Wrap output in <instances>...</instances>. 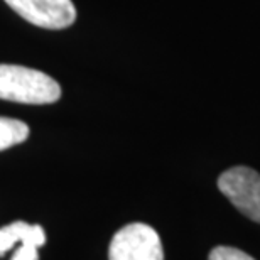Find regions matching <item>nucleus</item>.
<instances>
[{"label": "nucleus", "instance_id": "nucleus-2", "mask_svg": "<svg viewBox=\"0 0 260 260\" xmlns=\"http://www.w3.org/2000/svg\"><path fill=\"white\" fill-rule=\"evenodd\" d=\"M108 260H164L157 232L145 223L120 228L110 242Z\"/></svg>", "mask_w": 260, "mask_h": 260}, {"label": "nucleus", "instance_id": "nucleus-4", "mask_svg": "<svg viewBox=\"0 0 260 260\" xmlns=\"http://www.w3.org/2000/svg\"><path fill=\"white\" fill-rule=\"evenodd\" d=\"M20 17L43 29H66L76 20L71 0H5Z\"/></svg>", "mask_w": 260, "mask_h": 260}, {"label": "nucleus", "instance_id": "nucleus-1", "mask_svg": "<svg viewBox=\"0 0 260 260\" xmlns=\"http://www.w3.org/2000/svg\"><path fill=\"white\" fill-rule=\"evenodd\" d=\"M61 98L59 83L46 73L19 64H0V100L48 105Z\"/></svg>", "mask_w": 260, "mask_h": 260}, {"label": "nucleus", "instance_id": "nucleus-3", "mask_svg": "<svg viewBox=\"0 0 260 260\" xmlns=\"http://www.w3.org/2000/svg\"><path fill=\"white\" fill-rule=\"evenodd\" d=\"M218 188L238 211L260 223V174L245 166L225 171L218 178Z\"/></svg>", "mask_w": 260, "mask_h": 260}, {"label": "nucleus", "instance_id": "nucleus-5", "mask_svg": "<svg viewBox=\"0 0 260 260\" xmlns=\"http://www.w3.org/2000/svg\"><path fill=\"white\" fill-rule=\"evenodd\" d=\"M46 242V233L41 225L25 221H14L0 228V258L10 250V260H38V248Z\"/></svg>", "mask_w": 260, "mask_h": 260}, {"label": "nucleus", "instance_id": "nucleus-7", "mask_svg": "<svg viewBox=\"0 0 260 260\" xmlns=\"http://www.w3.org/2000/svg\"><path fill=\"white\" fill-rule=\"evenodd\" d=\"M208 260H255V258L233 247H216L210 252Z\"/></svg>", "mask_w": 260, "mask_h": 260}, {"label": "nucleus", "instance_id": "nucleus-6", "mask_svg": "<svg viewBox=\"0 0 260 260\" xmlns=\"http://www.w3.org/2000/svg\"><path fill=\"white\" fill-rule=\"evenodd\" d=\"M29 137L27 123L15 120V118L0 117V150L22 144Z\"/></svg>", "mask_w": 260, "mask_h": 260}]
</instances>
